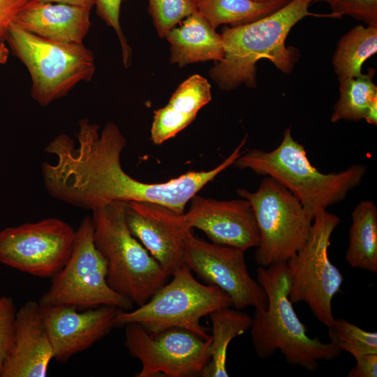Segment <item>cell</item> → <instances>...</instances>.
<instances>
[{
  "label": "cell",
  "instance_id": "obj_27",
  "mask_svg": "<svg viewBox=\"0 0 377 377\" xmlns=\"http://www.w3.org/2000/svg\"><path fill=\"white\" fill-rule=\"evenodd\" d=\"M149 12L161 38L184 19L197 11L198 0H148Z\"/></svg>",
  "mask_w": 377,
  "mask_h": 377
},
{
  "label": "cell",
  "instance_id": "obj_32",
  "mask_svg": "<svg viewBox=\"0 0 377 377\" xmlns=\"http://www.w3.org/2000/svg\"><path fill=\"white\" fill-rule=\"evenodd\" d=\"M355 360L356 364L348 373V377L377 376V353L365 354Z\"/></svg>",
  "mask_w": 377,
  "mask_h": 377
},
{
  "label": "cell",
  "instance_id": "obj_1",
  "mask_svg": "<svg viewBox=\"0 0 377 377\" xmlns=\"http://www.w3.org/2000/svg\"><path fill=\"white\" fill-rule=\"evenodd\" d=\"M61 151L56 168L59 199L93 211L114 201L150 202L182 214L186 205L206 184L242 154V145L219 165L207 171H189L163 183H145L128 175L121 164L127 144L119 128L107 122L100 131L86 130Z\"/></svg>",
  "mask_w": 377,
  "mask_h": 377
},
{
  "label": "cell",
  "instance_id": "obj_20",
  "mask_svg": "<svg viewBox=\"0 0 377 377\" xmlns=\"http://www.w3.org/2000/svg\"><path fill=\"white\" fill-rule=\"evenodd\" d=\"M165 38L170 44L171 64H188L221 60L224 55L222 36L198 11L186 17Z\"/></svg>",
  "mask_w": 377,
  "mask_h": 377
},
{
  "label": "cell",
  "instance_id": "obj_17",
  "mask_svg": "<svg viewBox=\"0 0 377 377\" xmlns=\"http://www.w3.org/2000/svg\"><path fill=\"white\" fill-rule=\"evenodd\" d=\"M54 359L38 301H28L17 311L12 341L1 377H45Z\"/></svg>",
  "mask_w": 377,
  "mask_h": 377
},
{
  "label": "cell",
  "instance_id": "obj_19",
  "mask_svg": "<svg viewBox=\"0 0 377 377\" xmlns=\"http://www.w3.org/2000/svg\"><path fill=\"white\" fill-rule=\"evenodd\" d=\"M212 100L211 86L200 75L182 82L167 105L154 112L151 139L161 145L184 130L195 119L199 110Z\"/></svg>",
  "mask_w": 377,
  "mask_h": 377
},
{
  "label": "cell",
  "instance_id": "obj_30",
  "mask_svg": "<svg viewBox=\"0 0 377 377\" xmlns=\"http://www.w3.org/2000/svg\"><path fill=\"white\" fill-rule=\"evenodd\" d=\"M17 311L11 297H0V377L3 361L12 341Z\"/></svg>",
  "mask_w": 377,
  "mask_h": 377
},
{
  "label": "cell",
  "instance_id": "obj_23",
  "mask_svg": "<svg viewBox=\"0 0 377 377\" xmlns=\"http://www.w3.org/2000/svg\"><path fill=\"white\" fill-rule=\"evenodd\" d=\"M377 52V25H357L339 40L332 57L339 80L362 75V66Z\"/></svg>",
  "mask_w": 377,
  "mask_h": 377
},
{
  "label": "cell",
  "instance_id": "obj_25",
  "mask_svg": "<svg viewBox=\"0 0 377 377\" xmlns=\"http://www.w3.org/2000/svg\"><path fill=\"white\" fill-rule=\"evenodd\" d=\"M375 69H369L367 74L339 80V97L330 118L332 123L364 119L370 105L377 101V86L372 81Z\"/></svg>",
  "mask_w": 377,
  "mask_h": 377
},
{
  "label": "cell",
  "instance_id": "obj_18",
  "mask_svg": "<svg viewBox=\"0 0 377 377\" xmlns=\"http://www.w3.org/2000/svg\"><path fill=\"white\" fill-rule=\"evenodd\" d=\"M91 10L69 4L29 1L13 23L50 40L82 43L91 26Z\"/></svg>",
  "mask_w": 377,
  "mask_h": 377
},
{
  "label": "cell",
  "instance_id": "obj_24",
  "mask_svg": "<svg viewBox=\"0 0 377 377\" xmlns=\"http://www.w3.org/2000/svg\"><path fill=\"white\" fill-rule=\"evenodd\" d=\"M290 0H198L197 11L214 28L249 23L283 7Z\"/></svg>",
  "mask_w": 377,
  "mask_h": 377
},
{
  "label": "cell",
  "instance_id": "obj_4",
  "mask_svg": "<svg viewBox=\"0 0 377 377\" xmlns=\"http://www.w3.org/2000/svg\"><path fill=\"white\" fill-rule=\"evenodd\" d=\"M232 165L274 178L299 199L313 219L343 200L361 184L367 170L363 164H354L338 172H321L311 164L303 145L293 138L291 126L285 129L274 149L247 150Z\"/></svg>",
  "mask_w": 377,
  "mask_h": 377
},
{
  "label": "cell",
  "instance_id": "obj_11",
  "mask_svg": "<svg viewBox=\"0 0 377 377\" xmlns=\"http://www.w3.org/2000/svg\"><path fill=\"white\" fill-rule=\"evenodd\" d=\"M124 345L141 363L135 377H194L202 373L210 360L211 338L179 327L150 334L140 325H125Z\"/></svg>",
  "mask_w": 377,
  "mask_h": 377
},
{
  "label": "cell",
  "instance_id": "obj_9",
  "mask_svg": "<svg viewBox=\"0 0 377 377\" xmlns=\"http://www.w3.org/2000/svg\"><path fill=\"white\" fill-rule=\"evenodd\" d=\"M94 224L87 215L76 229L71 255L51 278L48 290L40 297L41 306L66 305L79 310L112 306L128 311L133 303L112 290L107 281V263L94 242Z\"/></svg>",
  "mask_w": 377,
  "mask_h": 377
},
{
  "label": "cell",
  "instance_id": "obj_33",
  "mask_svg": "<svg viewBox=\"0 0 377 377\" xmlns=\"http://www.w3.org/2000/svg\"><path fill=\"white\" fill-rule=\"evenodd\" d=\"M35 3H53L73 5L92 9L94 7V0H30Z\"/></svg>",
  "mask_w": 377,
  "mask_h": 377
},
{
  "label": "cell",
  "instance_id": "obj_3",
  "mask_svg": "<svg viewBox=\"0 0 377 377\" xmlns=\"http://www.w3.org/2000/svg\"><path fill=\"white\" fill-rule=\"evenodd\" d=\"M257 281L264 289L267 304L255 308L250 328L253 349L260 359L281 352L290 365L316 371L319 361H331L342 351L330 342L325 343L307 334L289 299L290 281L286 263L259 266Z\"/></svg>",
  "mask_w": 377,
  "mask_h": 377
},
{
  "label": "cell",
  "instance_id": "obj_8",
  "mask_svg": "<svg viewBox=\"0 0 377 377\" xmlns=\"http://www.w3.org/2000/svg\"><path fill=\"white\" fill-rule=\"evenodd\" d=\"M247 200L257 223L260 242L256 263L262 267L286 263L305 243L313 219L299 199L274 178L265 176L258 188H238Z\"/></svg>",
  "mask_w": 377,
  "mask_h": 377
},
{
  "label": "cell",
  "instance_id": "obj_7",
  "mask_svg": "<svg viewBox=\"0 0 377 377\" xmlns=\"http://www.w3.org/2000/svg\"><path fill=\"white\" fill-rule=\"evenodd\" d=\"M171 276L172 280L147 302L131 311L120 310L117 326L135 323L150 334L179 327L209 339L211 335L200 319L221 308L232 306L230 297L216 286L200 283L186 265Z\"/></svg>",
  "mask_w": 377,
  "mask_h": 377
},
{
  "label": "cell",
  "instance_id": "obj_26",
  "mask_svg": "<svg viewBox=\"0 0 377 377\" xmlns=\"http://www.w3.org/2000/svg\"><path fill=\"white\" fill-rule=\"evenodd\" d=\"M327 328L330 342L355 359L365 354L377 353L376 332L364 330L343 318H335Z\"/></svg>",
  "mask_w": 377,
  "mask_h": 377
},
{
  "label": "cell",
  "instance_id": "obj_28",
  "mask_svg": "<svg viewBox=\"0 0 377 377\" xmlns=\"http://www.w3.org/2000/svg\"><path fill=\"white\" fill-rule=\"evenodd\" d=\"M329 4L337 18L347 15L364 22L367 25H377V0H312Z\"/></svg>",
  "mask_w": 377,
  "mask_h": 377
},
{
  "label": "cell",
  "instance_id": "obj_34",
  "mask_svg": "<svg viewBox=\"0 0 377 377\" xmlns=\"http://www.w3.org/2000/svg\"><path fill=\"white\" fill-rule=\"evenodd\" d=\"M10 54V50L4 43V41H0V65L6 64L8 60Z\"/></svg>",
  "mask_w": 377,
  "mask_h": 377
},
{
  "label": "cell",
  "instance_id": "obj_29",
  "mask_svg": "<svg viewBox=\"0 0 377 377\" xmlns=\"http://www.w3.org/2000/svg\"><path fill=\"white\" fill-rule=\"evenodd\" d=\"M125 0H94L98 16L116 32L120 43L122 60L126 68L131 64L132 51L120 24V11Z\"/></svg>",
  "mask_w": 377,
  "mask_h": 377
},
{
  "label": "cell",
  "instance_id": "obj_12",
  "mask_svg": "<svg viewBox=\"0 0 377 377\" xmlns=\"http://www.w3.org/2000/svg\"><path fill=\"white\" fill-rule=\"evenodd\" d=\"M76 230L58 218H47L0 230V263L40 278H52L66 263Z\"/></svg>",
  "mask_w": 377,
  "mask_h": 377
},
{
  "label": "cell",
  "instance_id": "obj_31",
  "mask_svg": "<svg viewBox=\"0 0 377 377\" xmlns=\"http://www.w3.org/2000/svg\"><path fill=\"white\" fill-rule=\"evenodd\" d=\"M29 1L0 0V41H6L11 24Z\"/></svg>",
  "mask_w": 377,
  "mask_h": 377
},
{
  "label": "cell",
  "instance_id": "obj_15",
  "mask_svg": "<svg viewBox=\"0 0 377 377\" xmlns=\"http://www.w3.org/2000/svg\"><path fill=\"white\" fill-rule=\"evenodd\" d=\"M41 307L54 359L63 363L108 334L121 310L107 305L84 310L66 305Z\"/></svg>",
  "mask_w": 377,
  "mask_h": 377
},
{
  "label": "cell",
  "instance_id": "obj_35",
  "mask_svg": "<svg viewBox=\"0 0 377 377\" xmlns=\"http://www.w3.org/2000/svg\"><path fill=\"white\" fill-rule=\"evenodd\" d=\"M253 1H258V2H268V1H277V0H253Z\"/></svg>",
  "mask_w": 377,
  "mask_h": 377
},
{
  "label": "cell",
  "instance_id": "obj_6",
  "mask_svg": "<svg viewBox=\"0 0 377 377\" xmlns=\"http://www.w3.org/2000/svg\"><path fill=\"white\" fill-rule=\"evenodd\" d=\"M6 41L25 66L31 80V96L46 107L66 96L96 71L94 53L82 43H64L28 32L14 23Z\"/></svg>",
  "mask_w": 377,
  "mask_h": 377
},
{
  "label": "cell",
  "instance_id": "obj_10",
  "mask_svg": "<svg viewBox=\"0 0 377 377\" xmlns=\"http://www.w3.org/2000/svg\"><path fill=\"white\" fill-rule=\"evenodd\" d=\"M339 223V217L327 210L318 213L304 245L286 262L289 299L292 303H305L327 327L335 319L332 302L343 281L341 272L328 254L331 236Z\"/></svg>",
  "mask_w": 377,
  "mask_h": 377
},
{
  "label": "cell",
  "instance_id": "obj_14",
  "mask_svg": "<svg viewBox=\"0 0 377 377\" xmlns=\"http://www.w3.org/2000/svg\"><path fill=\"white\" fill-rule=\"evenodd\" d=\"M181 217L184 226L203 231L212 243L246 251L257 247L260 235L250 202L241 198L218 200L195 194Z\"/></svg>",
  "mask_w": 377,
  "mask_h": 377
},
{
  "label": "cell",
  "instance_id": "obj_13",
  "mask_svg": "<svg viewBox=\"0 0 377 377\" xmlns=\"http://www.w3.org/2000/svg\"><path fill=\"white\" fill-rule=\"evenodd\" d=\"M244 253L237 248L207 242L193 236L191 231L184 239L185 265L206 284L226 293L232 307L265 308L266 293L248 272Z\"/></svg>",
  "mask_w": 377,
  "mask_h": 377
},
{
  "label": "cell",
  "instance_id": "obj_22",
  "mask_svg": "<svg viewBox=\"0 0 377 377\" xmlns=\"http://www.w3.org/2000/svg\"><path fill=\"white\" fill-rule=\"evenodd\" d=\"M232 306L221 308L209 313L212 321L210 360L201 376L227 377L228 348L231 341L250 330L252 318Z\"/></svg>",
  "mask_w": 377,
  "mask_h": 377
},
{
  "label": "cell",
  "instance_id": "obj_21",
  "mask_svg": "<svg viewBox=\"0 0 377 377\" xmlns=\"http://www.w3.org/2000/svg\"><path fill=\"white\" fill-rule=\"evenodd\" d=\"M346 260L354 268L377 273V207L371 200L360 201L352 212Z\"/></svg>",
  "mask_w": 377,
  "mask_h": 377
},
{
  "label": "cell",
  "instance_id": "obj_2",
  "mask_svg": "<svg viewBox=\"0 0 377 377\" xmlns=\"http://www.w3.org/2000/svg\"><path fill=\"white\" fill-rule=\"evenodd\" d=\"M312 0H290L274 12L247 24L225 27L221 36L224 55L214 62L209 75L224 91L242 84L257 86L256 64L270 61L284 73L292 71L299 52L287 47L286 40L292 28L307 16L337 18L333 13L319 14L309 10Z\"/></svg>",
  "mask_w": 377,
  "mask_h": 377
},
{
  "label": "cell",
  "instance_id": "obj_16",
  "mask_svg": "<svg viewBox=\"0 0 377 377\" xmlns=\"http://www.w3.org/2000/svg\"><path fill=\"white\" fill-rule=\"evenodd\" d=\"M126 219L132 235L170 275L185 265L184 239L188 229L181 214L161 205L126 202Z\"/></svg>",
  "mask_w": 377,
  "mask_h": 377
},
{
  "label": "cell",
  "instance_id": "obj_5",
  "mask_svg": "<svg viewBox=\"0 0 377 377\" xmlns=\"http://www.w3.org/2000/svg\"><path fill=\"white\" fill-rule=\"evenodd\" d=\"M126 209V202L114 201L92 211L94 242L106 260L110 287L140 306L170 276L132 235Z\"/></svg>",
  "mask_w": 377,
  "mask_h": 377
}]
</instances>
